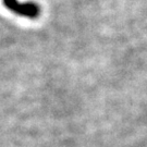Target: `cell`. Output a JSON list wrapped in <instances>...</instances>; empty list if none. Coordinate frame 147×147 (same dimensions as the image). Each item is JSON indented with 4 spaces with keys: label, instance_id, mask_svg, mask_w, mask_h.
<instances>
[{
    "label": "cell",
    "instance_id": "6da1fadb",
    "mask_svg": "<svg viewBox=\"0 0 147 147\" xmlns=\"http://www.w3.org/2000/svg\"><path fill=\"white\" fill-rule=\"evenodd\" d=\"M3 5L10 11L22 16L35 19L39 16V7L35 2L20 3L18 0H3Z\"/></svg>",
    "mask_w": 147,
    "mask_h": 147
}]
</instances>
